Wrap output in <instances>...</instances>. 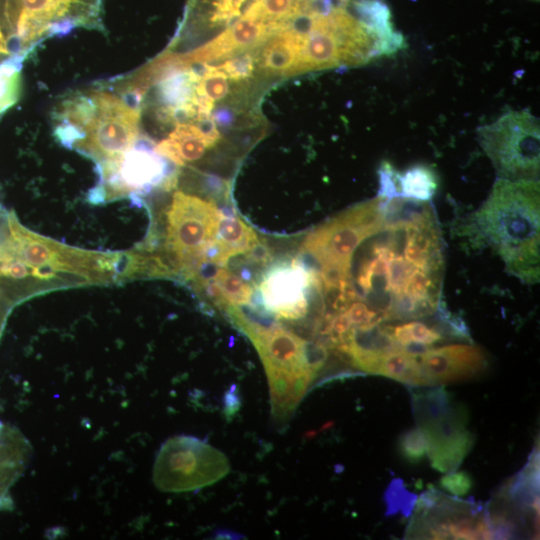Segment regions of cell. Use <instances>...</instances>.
Here are the masks:
<instances>
[{"instance_id":"21","label":"cell","mask_w":540,"mask_h":540,"mask_svg":"<svg viewBox=\"0 0 540 540\" xmlns=\"http://www.w3.org/2000/svg\"><path fill=\"white\" fill-rule=\"evenodd\" d=\"M22 62L12 57L0 64V118L19 99Z\"/></svg>"},{"instance_id":"19","label":"cell","mask_w":540,"mask_h":540,"mask_svg":"<svg viewBox=\"0 0 540 540\" xmlns=\"http://www.w3.org/2000/svg\"><path fill=\"white\" fill-rule=\"evenodd\" d=\"M387 331L401 349L412 344L430 347L443 337L438 328L428 326L421 321H410L394 326L387 325Z\"/></svg>"},{"instance_id":"28","label":"cell","mask_w":540,"mask_h":540,"mask_svg":"<svg viewBox=\"0 0 540 540\" xmlns=\"http://www.w3.org/2000/svg\"><path fill=\"white\" fill-rule=\"evenodd\" d=\"M216 539H239V538H244V537H240V535L238 533H235L233 531H230V530H219L215 533V537Z\"/></svg>"},{"instance_id":"25","label":"cell","mask_w":540,"mask_h":540,"mask_svg":"<svg viewBox=\"0 0 540 540\" xmlns=\"http://www.w3.org/2000/svg\"><path fill=\"white\" fill-rule=\"evenodd\" d=\"M439 483L441 488L457 497L465 496L472 488V479L464 471L449 472L441 477Z\"/></svg>"},{"instance_id":"22","label":"cell","mask_w":540,"mask_h":540,"mask_svg":"<svg viewBox=\"0 0 540 540\" xmlns=\"http://www.w3.org/2000/svg\"><path fill=\"white\" fill-rule=\"evenodd\" d=\"M399 450L406 461L416 464L426 456L428 440L419 427L410 429L400 436Z\"/></svg>"},{"instance_id":"6","label":"cell","mask_w":540,"mask_h":540,"mask_svg":"<svg viewBox=\"0 0 540 540\" xmlns=\"http://www.w3.org/2000/svg\"><path fill=\"white\" fill-rule=\"evenodd\" d=\"M383 226L382 198L377 196L312 230L303 240L297 256L316 272L325 267L350 270L355 250Z\"/></svg>"},{"instance_id":"27","label":"cell","mask_w":540,"mask_h":540,"mask_svg":"<svg viewBox=\"0 0 540 540\" xmlns=\"http://www.w3.org/2000/svg\"><path fill=\"white\" fill-rule=\"evenodd\" d=\"M234 386L230 389L228 396L229 399H226L225 401V408H226V414L233 415L234 412L238 410L239 404H238V396L233 391Z\"/></svg>"},{"instance_id":"11","label":"cell","mask_w":540,"mask_h":540,"mask_svg":"<svg viewBox=\"0 0 540 540\" xmlns=\"http://www.w3.org/2000/svg\"><path fill=\"white\" fill-rule=\"evenodd\" d=\"M313 288L321 289L317 272L296 256L263 275L252 308L277 319L298 320L308 313Z\"/></svg>"},{"instance_id":"14","label":"cell","mask_w":540,"mask_h":540,"mask_svg":"<svg viewBox=\"0 0 540 540\" xmlns=\"http://www.w3.org/2000/svg\"><path fill=\"white\" fill-rule=\"evenodd\" d=\"M259 244L257 234L249 225L235 214L222 213L216 239L205 252L203 265L224 267L233 256L247 254Z\"/></svg>"},{"instance_id":"17","label":"cell","mask_w":540,"mask_h":540,"mask_svg":"<svg viewBox=\"0 0 540 540\" xmlns=\"http://www.w3.org/2000/svg\"><path fill=\"white\" fill-rule=\"evenodd\" d=\"M375 374L383 375L408 385H428V381L419 362V357L413 356L401 349L382 355Z\"/></svg>"},{"instance_id":"26","label":"cell","mask_w":540,"mask_h":540,"mask_svg":"<svg viewBox=\"0 0 540 540\" xmlns=\"http://www.w3.org/2000/svg\"><path fill=\"white\" fill-rule=\"evenodd\" d=\"M12 57L15 56L13 55L10 40L2 21L0 8V64Z\"/></svg>"},{"instance_id":"9","label":"cell","mask_w":540,"mask_h":540,"mask_svg":"<svg viewBox=\"0 0 540 540\" xmlns=\"http://www.w3.org/2000/svg\"><path fill=\"white\" fill-rule=\"evenodd\" d=\"M221 217L213 203L181 191L174 193L166 214V248L174 258L175 271L186 278L198 272L216 239Z\"/></svg>"},{"instance_id":"18","label":"cell","mask_w":540,"mask_h":540,"mask_svg":"<svg viewBox=\"0 0 540 540\" xmlns=\"http://www.w3.org/2000/svg\"><path fill=\"white\" fill-rule=\"evenodd\" d=\"M400 197L416 201H429L437 191L438 177L426 165H415L398 175Z\"/></svg>"},{"instance_id":"4","label":"cell","mask_w":540,"mask_h":540,"mask_svg":"<svg viewBox=\"0 0 540 540\" xmlns=\"http://www.w3.org/2000/svg\"><path fill=\"white\" fill-rule=\"evenodd\" d=\"M13 55L24 61L44 40L76 28L104 30L103 0H0Z\"/></svg>"},{"instance_id":"2","label":"cell","mask_w":540,"mask_h":540,"mask_svg":"<svg viewBox=\"0 0 540 540\" xmlns=\"http://www.w3.org/2000/svg\"><path fill=\"white\" fill-rule=\"evenodd\" d=\"M51 117L55 138L98 166L130 150L141 137V107L110 80L68 92Z\"/></svg>"},{"instance_id":"1","label":"cell","mask_w":540,"mask_h":540,"mask_svg":"<svg viewBox=\"0 0 540 540\" xmlns=\"http://www.w3.org/2000/svg\"><path fill=\"white\" fill-rule=\"evenodd\" d=\"M400 199L384 212V226L361 257L355 300L362 301L383 322L413 320L439 309L444 268L421 266L404 253L407 220Z\"/></svg>"},{"instance_id":"15","label":"cell","mask_w":540,"mask_h":540,"mask_svg":"<svg viewBox=\"0 0 540 540\" xmlns=\"http://www.w3.org/2000/svg\"><path fill=\"white\" fill-rule=\"evenodd\" d=\"M212 147L195 122L175 124L169 135L154 146L155 151L178 166L198 160Z\"/></svg>"},{"instance_id":"29","label":"cell","mask_w":540,"mask_h":540,"mask_svg":"<svg viewBox=\"0 0 540 540\" xmlns=\"http://www.w3.org/2000/svg\"><path fill=\"white\" fill-rule=\"evenodd\" d=\"M533 1H538V0H533Z\"/></svg>"},{"instance_id":"8","label":"cell","mask_w":540,"mask_h":540,"mask_svg":"<svg viewBox=\"0 0 540 540\" xmlns=\"http://www.w3.org/2000/svg\"><path fill=\"white\" fill-rule=\"evenodd\" d=\"M413 411L428 440L427 455L439 472H453L470 452L474 438L466 429L464 408L452 404L442 388L414 394Z\"/></svg>"},{"instance_id":"5","label":"cell","mask_w":540,"mask_h":540,"mask_svg":"<svg viewBox=\"0 0 540 540\" xmlns=\"http://www.w3.org/2000/svg\"><path fill=\"white\" fill-rule=\"evenodd\" d=\"M233 323L252 341L267 375L280 374L295 384L301 399L326 358L321 343L311 345L278 324L242 311L238 306L225 309Z\"/></svg>"},{"instance_id":"3","label":"cell","mask_w":540,"mask_h":540,"mask_svg":"<svg viewBox=\"0 0 540 540\" xmlns=\"http://www.w3.org/2000/svg\"><path fill=\"white\" fill-rule=\"evenodd\" d=\"M539 222V181L498 177L472 224L505 270L531 285L539 281Z\"/></svg>"},{"instance_id":"10","label":"cell","mask_w":540,"mask_h":540,"mask_svg":"<svg viewBox=\"0 0 540 540\" xmlns=\"http://www.w3.org/2000/svg\"><path fill=\"white\" fill-rule=\"evenodd\" d=\"M229 470V460L220 450L194 436L177 435L160 447L153 482L164 492H187L216 483Z\"/></svg>"},{"instance_id":"16","label":"cell","mask_w":540,"mask_h":540,"mask_svg":"<svg viewBox=\"0 0 540 540\" xmlns=\"http://www.w3.org/2000/svg\"><path fill=\"white\" fill-rule=\"evenodd\" d=\"M30 451L27 440L19 432L0 423V502L24 470Z\"/></svg>"},{"instance_id":"23","label":"cell","mask_w":540,"mask_h":540,"mask_svg":"<svg viewBox=\"0 0 540 540\" xmlns=\"http://www.w3.org/2000/svg\"><path fill=\"white\" fill-rule=\"evenodd\" d=\"M379 174V191L378 196L389 199L400 197L399 191V172L388 162H383L378 170Z\"/></svg>"},{"instance_id":"24","label":"cell","mask_w":540,"mask_h":540,"mask_svg":"<svg viewBox=\"0 0 540 540\" xmlns=\"http://www.w3.org/2000/svg\"><path fill=\"white\" fill-rule=\"evenodd\" d=\"M218 68L233 80L246 79L253 71V58L243 54L225 61Z\"/></svg>"},{"instance_id":"20","label":"cell","mask_w":540,"mask_h":540,"mask_svg":"<svg viewBox=\"0 0 540 540\" xmlns=\"http://www.w3.org/2000/svg\"><path fill=\"white\" fill-rule=\"evenodd\" d=\"M217 284L223 297L225 308L229 306L247 305L250 303L254 290L244 281L231 271L218 267L212 278Z\"/></svg>"},{"instance_id":"12","label":"cell","mask_w":540,"mask_h":540,"mask_svg":"<svg viewBox=\"0 0 540 540\" xmlns=\"http://www.w3.org/2000/svg\"><path fill=\"white\" fill-rule=\"evenodd\" d=\"M141 137L130 150L99 166V196L117 198L147 191L159 185H174L176 177L167 174L164 157L155 151V145L147 137L143 136L144 140H141Z\"/></svg>"},{"instance_id":"13","label":"cell","mask_w":540,"mask_h":540,"mask_svg":"<svg viewBox=\"0 0 540 540\" xmlns=\"http://www.w3.org/2000/svg\"><path fill=\"white\" fill-rule=\"evenodd\" d=\"M428 385L448 384L480 375L488 366L484 351L471 344L429 348L419 356Z\"/></svg>"},{"instance_id":"7","label":"cell","mask_w":540,"mask_h":540,"mask_svg":"<svg viewBox=\"0 0 540 540\" xmlns=\"http://www.w3.org/2000/svg\"><path fill=\"white\" fill-rule=\"evenodd\" d=\"M478 135L499 178L538 180L540 126L529 110L509 111L481 126Z\"/></svg>"}]
</instances>
